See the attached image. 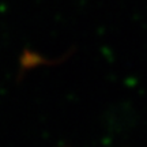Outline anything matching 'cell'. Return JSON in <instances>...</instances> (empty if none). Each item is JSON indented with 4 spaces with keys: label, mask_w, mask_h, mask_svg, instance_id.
<instances>
[]
</instances>
